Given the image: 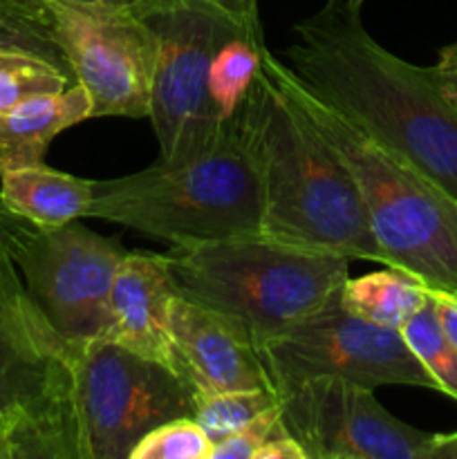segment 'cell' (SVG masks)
Returning <instances> with one entry per match:
<instances>
[{
	"mask_svg": "<svg viewBox=\"0 0 457 459\" xmlns=\"http://www.w3.org/2000/svg\"><path fill=\"white\" fill-rule=\"evenodd\" d=\"M177 287L166 254L125 251L110 291V339L142 357L173 368L170 305Z\"/></svg>",
	"mask_w": 457,
	"mask_h": 459,
	"instance_id": "14",
	"label": "cell"
},
{
	"mask_svg": "<svg viewBox=\"0 0 457 459\" xmlns=\"http://www.w3.org/2000/svg\"><path fill=\"white\" fill-rule=\"evenodd\" d=\"M255 459H307V455L300 448V444L287 433V429H282L260 448Z\"/></svg>",
	"mask_w": 457,
	"mask_h": 459,
	"instance_id": "28",
	"label": "cell"
},
{
	"mask_svg": "<svg viewBox=\"0 0 457 459\" xmlns=\"http://www.w3.org/2000/svg\"><path fill=\"white\" fill-rule=\"evenodd\" d=\"M49 3L72 4L81 9H94V12H116L130 13V16L148 18L157 12L173 7L179 0H49Z\"/></svg>",
	"mask_w": 457,
	"mask_h": 459,
	"instance_id": "25",
	"label": "cell"
},
{
	"mask_svg": "<svg viewBox=\"0 0 457 459\" xmlns=\"http://www.w3.org/2000/svg\"><path fill=\"white\" fill-rule=\"evenodd\" d=\"M0 49L45 58L72 74L49 0H0Z\"/></svg>",
	"mask_w": 457,
	"mask_h": 459,
	"instance_id": "19",
	"label": "cell"
},
{
	"mask_svg": "<svg viewBox=\"0 0 457 459\" xmlns=\"http://www.w3.org/2000/svg\"><path fill=\"white\" fill-rule=\"evenodd\" d=\"M428 459H457V433L435 435Z\"/></svg>",
	"mask_w": 457,
	"mask_h": 459,
	"instance_id": "29",
	"label": "cell"
},
{
	"mask_svg": "<svg viewBox=\"0 0 457 459\" xmlns=\"http://www.w3.org/2000/svg\"><path fill=\"white\" fill-rule=\"evenodd\" d=\"M213 442L193 417H177L143 435L130 459H211Z\"/></svg>",
	"mask_w": 457,
	"mask_h": 459,
	"instance_id": "23",
	"label": "cell"
},
{
	"mask_svg": "<svg viewBox=\"0 0 457 459\" xmlns=\"http://www.w3.org/2000/svg\"><path fill=\"white\" fill-rule=\"evenodd\" d=\"M74 76L45 58L0 49V112L39 94L61 92Z\"/></svg>",
	"mask_w": 457,
	"mask_h": 459,
	"instance_id": "22",
	"label": "cell"
},
{
	"mask_svg": "<svg viewBox=\"0 0 457 459\" xmlns=\"http://www.w3.org/2000/svg\"><path fill=\"white\" fill-rule=\"evenodd\" d=\"M76 350L34 303L0 238V459H81Z\"/></svg>",
	"mask_w": 457,
	"mask_h": 459,
	"instance_id": "6",
	"label": "cell"
},
{
	"mask_svg": "<svg viewBox=\"0 0 457 459\" xmlns=\"http://www.w3.org/2000/svg\"><path fill=\"white\" fill-rule=\"evenodd\" d=\"M264 49L267 45H264L263 30H258L233 36L215 52L206 83L218 119L228 121L236 115L251 83L258 76Z\"/></svg>",
	"mask_w": 457,
	"mask_h": 459,
	"instance_id": "18",
	"label": "cell"
},
{
	"mask_svg": "<svg viewBox=\"0 0 457 459\" xmlns=\"http://www.w3.org/2000/svg\"><path fill=\"white\" fill-rule=\"evenodd\" d=\"M278 406L276 393L272 388H249L228 390V393L209 394L197 399V408L193 420L202 426L211 442L228 437L236 430L245 429L249 421Z\"/></svg>",
	"mask_w": 457,
	"mask_h": 459,
	"instance_id": "21",
	"label": "cell"
},
{
	"mask_svg": "<svg viewBox=\"0 0 457 459\" xmlns=\"http://www.w3.org/2000/svg\"><path fill=\"white\" fill-rule=\"evenodd\" d=\"M74 408L81 459H130L152 429L195 415L197 397L166 363L101 339L76 350Z\"/></svg>",
	"mask_w": 457,
	"mask_h": 459,
	"instance_id": "9",
	"label": "cell"
},
{
	"mask_svg": "<svg viewBox=\"0 0 457 459\" xmlns=\"http://www.w3.org/2000/svg\"><path fill=\"white\" fill-rule=\"evenodd\" d=\"M92 179L76 178L45 164L0 173V202L36 227L52 229L85 218Z\"/></svg>",
	"mask_w": 457,
	"mask_h": 459,
	"instance_id": "16",
	"label": "cell"
},
{
	"mask_svg": "<svg viewBox=\"0 0 457 459\" xmlns=\"http://www.w3.org/2000/svg\"><path fill=\"white\" fill-rule=\"evenodd\" d=\"M260 354L272 385L336 377L372 390L415 385L439 393L437 381L421 366L401 330L354 316L343 309L341 296L321 314L264 343Z\"/></svg>",
	"mask_w": 457,
	"mask_h": 459,
	"instance_id": "10",
	"label": "cell"
},
{
	"mask_svg": "<svg viewBox=\"0 0 457 459\" xmlns=\"http://www.w3.org/2000/svg\"><path fill=\"white\" fill-rule=\"evenodd\" d=\"M285 65L307 92L457 197V112L430 67L381 48L349 0H327L296 22Z\"/></svg>",
	"mask_w": 457,
	"mask_h": 459,
	"instance_id": "1",
	"label": "cell"
},
{
	"mask_svg": "<svg viewBox=\"0 0 457 459\" xmlns=\"http://www.w3.org/2000/svg\"><path fill=\"white\" fill-rule=\"evenodd\" d=\"M272 388L282 426L307 459H428L433 448L435 433L390 415L372 388L336 377Z\"/></svg>",
	"mask_w": 457,
	"mask_h": 459,
	"instance_id": "11",
	"label": "cell"
},
{
	"mask_svg": "<svg viewBox=\"0 0 457 459\" xmlns=\"http://www.w3.org/2000/svg\"><path fill=\"white\" fill-rule=\"evenodd\" d=\"M430 291L433 290L412 273L388 267L384 272L348 278L341 287V305L363 321L401 330L424 307Z\"/></svg>",
	"mask_w": 457,
	"mask_h": 459,
	"instance_id": "17",
	"label": "cell"
},
{
	"mask_svg": "<svg viewBox=\"0 0 457 459\" xmlns=\"http://www.w3.org/2000/svg\"><path fill=\"white\" fill-rule=\"evenodd\" d=\"M157 36V74L151 124L160 157H179L209 146L227 121L209 97V67L228 39L263 30L258 0H179L146 18Z\"/></svg>",
	"mask_w": 457,
	"mask_h": 459,
	"instance_id": "7",
	"label": "cell"
},
{
	"mask_svg": "<svg viewBox=\"0 0 457 459\" xmlns=\"http://www.w3.org/2000/svg\"><path fill=\"white\" fill-rule=\"evenodd\" d=\"M433 303L439 318V325L446 332L448 341L457 348V291L433 290Z\"/></svg>",
	"mask_w": 457,
	"mask_h": 459,
	"instance_id": "27",
	"label": "cell"
},
{
	"mask_svg": "<svg viewBox=\"0 0 457 459\" xmlns=\"http://www.w3.org/2000/svg\"><path fill=\"white\" fill-rule=\"evenodd\" d=\"M85 218L116 222L170 247L260 233L258 169L231 117L200 151L160 157L124 178L92 179Z\"/></svg>",
	"mask_w": 457,
	"mask_h": 459,
	"instance_id": "4",
	"label": "cell"
},
{
	"mask_svg": "<svg viewBox=\"0 0 457 459\" xmlns=\"http://www.w3.org/2000/svg\"><path fill=\"white\" fill-rule=\"evenodd\" d=\"M233 121L258 169L264 236L385 264L352 175L264 63Z\"/></svg>",
	"mask_w": 457,
	"mask_h": 459,
	"instance_id": "2",
	"label": "cell"
},
{
	"mask_svg": "<svg viewBox=\"0 0 457 459\" xmlns=\"http://www.w3.org/2000/svg\"><path fill=\"white\" fill-rule=\"evenodd\" d=\"M173 370L197 399L228 390L272 388L260 348L233 318L175 294L170 305Z\"/></svg>",
	"mask_w": 457,
	"mask_h": 459,
	"instance_id": "13",
	"label": "cell"
},
{
	"mask_svg": "<svg viewBox=\"0 0 457 459\" xmlns=\"http://www.w3.org/2000/svg\"><path fill=\"white\" fill-rule=\"evenodd\" d=\"M49 4L74 83L92 103L90 119H148L160 48L146 18Z\"/></svg>",
	"mask_w": 457,
	"mask_h": 459,
	"instance_id": "12",
	"label": "cell"
},
{
	"mask_svg": "<svg viewBox=\"0 0 457 459\" xmlns=\"http://www.w3.org/2000/svg\"><path fill=\"white\" fill-rule=\"evenodd\" d=\"M263 63L352 175L385 267L435 291H457V197L307 92L276 54L264 49Z\"/></svg>",
	"mask_w": 457,
	"mask_h": 459,
	"instance_id": "3",
	"label": "cell"
},
{
	"mask_svg": "<svg viewBox=\"0 0 457 459\" xmlns=\"http://www.w3.org/2000/svg\"><path fill=\"white\" fill-rule=\"evenodd\" d=\"M88 92L79 83L39 94L0 112V173L43 164L49 143L65 128L90 119Z\"/></svg>",
	"mask_w": 457,
	"mask_h": 459,
	"instance_id": "15",
	"label": "cell"
},
{
	"mask_svg": "<svg viewBox=\"0 0 457 459\" xmlns=\"http://www.w3.org/2000/svg\"><path fill=\"white\" fill-rule=\"evenodd\" d=\"M282 429L285 426H282L280 420V408H269L267 412L249 421L245 429L236 430L228 437L215 442L213 451H211V459H255L260 448Z\"/></svg>",
	"mask_w": 457,
	"mask_h": 459,
	"instance_id": "24",
	"label": "cell"
},
{
	"mask_svg": "<svg viewBox=\"0 0 457 459\" xmlns=\"http://www.w3.org/2000/svg\"><path fill=\"white\" fill-rule=\"evenodd\" d=\"M430 72H433L439 92L457 112V40L439 52L437 63L430 67Z\"/></svg>",
	"mask_w": 457,
	"mask_h": 459,
	"instance_id": "26",
	"label": "cell"
},
{
	"mask_svg": "<svg viewBox=\"0 0 457 459\" xmlns=\"http://www.w3.org/2000/svg\"><path fill=\"white\" fill-rule=\"evenodd\" d=\"M349 4H354V7H357V9H361L363 0H349Z\"/></svg>",
	"mask_w": 457,
	"mask_h": 459,
	"instance_id": "30",
	"label": "cell"
},
{
	"mask_svg": "<svg viewBox=\"0 0 457 459\" xmlns=\"http://www.w3.org/2000/svg\"><path fill=\"white\" fill-rule=\"evenodd\" d=\"M177 294L240 323L263 348L336 303L349 258L260 233L166 251Z\"/></svg>",
	"mask_w": 457,
	"mask_h": 459,
	"instance_id": "5",
	"label": "cell"
},
{
	"mask_svg": "<svg viewBox=\"0 0 457 459\" xmlns=\"http://www.w3.org/2000/svg\"><path fill=\"white\" fill-rule=\"evenodd\" d=\"M0 238L12 254L27 291L54 330L81 348L110 339V291L125 249L79 224L43 229L0 202Z\"/></svg>",
	"mask_w": 457,
	"mask_h": 459,
	"instance_id": "8",
	"label": "cell"
},
{
	"mask_svg": "<svg viewBox=\"0 0 457 459\" xmlns=\"http://www.w3.org/2000/svg\"><path fill=\"white\" fill-rule=\"evenodd\" d=\"M401 334L421 366L437 381L439 393L457 402V348L448 341L435 312L433 291L424 307L401 327Z\"/></svg>",
	"mask_w": 457,
	"mask_h": 459,
	"instance_id": "20",
	"label": "cell"
}]
</instances>
